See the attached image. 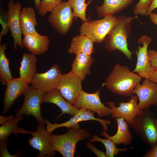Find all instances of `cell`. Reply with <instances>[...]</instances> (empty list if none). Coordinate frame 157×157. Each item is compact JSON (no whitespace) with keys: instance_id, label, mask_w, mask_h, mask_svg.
I'll return each instance as SVG.
<instances>
[{"instance_id":"1","label":"cell","mask_w":157,"mask_h":157,"mask_svg":"<svg viewBox=\"0 0 157 157\" xmlns=\"http://www.w3.org/2000/svg\"><path fill=\"white\" fill-rule=\"evenodd\" d=\"M141 78L128 67L117 64L106 78L105 84L114 94L129 96Z\"/></svg>"},{"instance_id":"2","label":"cell","mask_w":157,"mask_h":157,"mask_svg":"<svg viewBox=\"0 0 157 157\" xmlns=\"http://www.w3.org/2000/svg\"><path fill=\"white\" fill-rule=\"evenodd\" d=\"M138 18V15L131 17L124 15L117 18V23L104 40V47L108 51L118 50L128 59H131L133 53L129 49L127 39L131 32L132 21Z\"/></svg>"},{"instance_id":"3","label":"cell","mask_w":157,"mask_h":157,"mask_svg":"<svg viewBox=\"0 0 157 157\" xmlns=\"http://www.w3.org/2000/svg\"><path fill=\"white\" fill-rule=\"evenodd\" d=\"M49 139L52 148L64 157L74 156L76 145L80 141L89 138L90 133L80 127L69 128L67 132L62 135L49 133Z\"/></svg>"},{"instance_id":"4","label":"cell","mask_w":157,"mask_h":157,"mask_svg":"<svg viewBox=\"0 0 157 157\" xmlns=\"http://www.w3.org/2000/svg\"><path fill=\"white\" fill-rule=\"evenodd\" d=\"M130 126L142 140L151 147L157 142V120L148 109L142 110Z\"/></svg>"},{"instance_id":"5","label":"cell","mask_w":157,"mask_h":157,"mask_svg":"<svg viewBox=\"0 0 157 157\" xmlns=\"http://www.w3.org/2000/svg\"><path fill=\"white\" fill-rule=\"evenodd\" d=\"M117 18L108 16L103 18L84 22L79 29L80 34L87 36L96 43L103 42L106 37L115 26Z\"/></svg>"},{"instance_id":"6","label":"cell","mask_w":157,"mask_h":157,"mask_svg":"<svg viewBox=\"0 0 157 157\" xmlns=\"http://www.w3.org/2000/svg\"><path fill=\"white\" fill-rule=\"evenodd\" d=\"M45 93L40 89L29 86L24 94L23 104L15 115L21 116L24 114L32 115L35 117L39 125L44 126L45 119L42 115L41 104Z\"/></svg>"},{"instance_id":"7","label":"cell","mask_w":157,"mask_h":157,"mask_svg":"<svg viewBox=\"0 0 157 157\" xmlns=\"http://www.w3.org/2000/svg\"><path fill=\"white\" fill-rule=\"evenodd\" d=\"M68 1H62L51 12L48 20L59 33L65 35L69 31L74 18Z\"/></svg>"},{"instance_id":"8","label":"cell","mask_w":157,"mask_h":157,"mask_svg":"<svg viewBox=\"0 0 157 157\" xmlns=\"http://www.w3.org/2000/svg\"><path fill=\"white\" fill-rule=\"evenodd\" d=\"M94 113L89 110L81 108L78 112L67 121L60 124L56 123L53 124L45 119L46 125V129L49 133H51L55 129L60 127H65L68 129L74 127H80L78 123L81 122L94 120L98 121L101 124L104 131L106 132L108 130V125L110 124L109 120L96 118Z\"/></svg>"},{"instance_id":"9","label":"cell","mask_w":157,"mask_h":157,"mask_svg":"<svg viewBox=\"0 0 157 157\" xmlns=\"http://www.w3.org/2000/svg\"><path fill=\"white\" fill-rule=\"evenodd\" d=\"M152 41V38L146 35H143L138 40L139 44L138 51L135 52L137 58L136 66L133 72H136L141 77L148 79L155 70L153 68L149 60L148 48Z\"/></svg>"},{"instance_id":"10","label":"cell","mask_w":157,"mask_h":157,"mask_svg":"<svg viewBox=\"0 0 157 157\" xmlns=\"http://www.w3.org/2000/svg\"><path fill=\"white\" fill-rule=\"evenodd\" d=\"M82 81L70 72L62 74L56 89L67 101L73 105L83 90Z\"/></svg>"},{"instance_id":"11","label":"cell","mask_w":157,"mask_h":157,"mask_svg":"<svg viewBox=\"0 0 157 157\" xmlns=\"http://www.w3.org/2000/svg\"><path fill=\"white\" fill-rule=\"evenodd\" d=\"M100 92V90H98L94 93H89L83 90L73 105L77 108L85 109L95 113L100 117L110 115V108L101 102Z\"/></svg>"},{"instance_id":"12","label":"cell","mask_w":157,"mask_h":157,"mask_svg":"<svg viewBox=\"0 0 157 157\" xmlns=\"http://www.w3.org/2000/svg\"><path fill=\"white\" fill-rule=\"evenodd\" d=\"M62 74L58 65H54L45 72L36 73L31 84L33 88L46 93L56 88Z\"/></svg>"},{"instance_id":"13","label":"cell","mask_w":157,"mask_h":157,"mask_svg":"<svg viewBox=\"0 0 157 157\" xmlns=\"http://www.w3.org/2000/svg\"><path fill=\"white\" fill-rule=\"evenodd\" d=\"M138 100L136 95L133 96L129 101L119 103L118 107L116 106L113 101H109L108 104L111 109L110 115L113 118H123L130 125L142 110L138 106Z\"/></svg>"},{"instance_id":"14","label":"cell","mask_w":157,"mask_h":157,"mask_svg":"<svg viewBox=\"0 0 157 157\" xmlns=\"http://www.w3.org/2000/svg\"><path fill=\"white\" fill-rule=\"evenodd\" d=\"M22 8L21 3H15L13 0H10L8 3L7 11L8 23L9 30L14 39V47L15 49L19 46L22 48V32L21 29L19 15Z\"/></svg>"},{"instance_id":"15","label":"cell","mask_w":157,"mask_h":157,"mask_svg":"<svg viewBox=\"0 0 157 157\" xmlns=\"http://www.w3.org/2000/svg\"><path fill=\"white\" fill-rule=\"evenodd\" d=\"M132 94L138 97L140 110L148 109L150 106L157 104V83L145 79L142 84L139 83L137 85Z\"/></svg>"},{"instance_id":"16","label":"cell","mask_w":157,"mask_h":157,"mask_svg":"<svg viewBox=\"0 0 157 157\" xmlns=\"http://www.w3.org/2000/svg\"><path fill=\"white\" fill-rule=\"evenodd\" d=\"M49 133L44 126L39 125L36 131L33 132L32 137L29 138L28 143L33 149L39 151L38 157H53L55 151L53 150L49 139Z\"/></svg>"},{"instance_id":"17","label":"cell","mask_w":157,"mask_h":157,"mask_svg":"<svg viewBox=\"0 0 157 157\" xmlns=\"http://www.w3.org/2000/svg\"><path fill=\"white\" fill-rule=\"evenodd\" d=\"M3 99V113H7L13 102L24 94L29 84L20 78H13L7 83Z\"/></svg>"},{"instance_id":"18","label":"cell","mask_w":157,"mask_h":157,"mask_svg":"<svg viewBox=\"0 0 157 157\" xmlns=\"http://www.w3.org/2000/svg\"><path fill=\"white\" fill-rule=\"evenodd\" d=\"M22 42L29 51L36 55L43 54L48 50L50 41L47 36L41 35L37 32L24 35Z\"/></svg>"},{"instance_id":"19","label":"cell","mask_w":157,"mask_h":157,"mask_svg":"<svg viewBox=\"0 0 157 157\" xmlns=\"http://www.w3.org/2000/svg\"><path fill=\"white\" fill-rule=\"evenodd\" d=\"M44 102L53 104L60 108L61 113L58 119L65 114L74 116L79 110V108L72 105L67 101L56 88L45 93L42 100V103Z\"/></svg>"},{"instance_id":"20","label":"cell","mask_w":157,"mask_h":157,"mask_svg":"<svg viewBox=\"0 0 157 157\" xmlns=\"http://www.w3.org/2000/svg\"><path fill=\"white\" fill-rule=\"evenodd\" d=\"M117 129L115 134L110 136L104 131L101 135L106 138L112 140L116 144H122L126 145L130 144L133 140V135L129 130V124L123 118H116Z\"/></svg>"},{"instance_id":"21","label":"cell","mask_w":157,"mask_h":157,"mask_svg":"<svg viewBox=\"0 0 157 157\" xmlns=\"http://www.w3.org/2000/svg\"><path fill=\"white\" fill-rule=\"evenodd\" d=\"M76 55L70 72L83 81L90 74V67L94 60L91 55L80 53Z\"/></svg>"},{"instance_id":"22","label":"cell","mask_w":157,"mask_h":157,"mask_svg":"<svg viewBox=\"0 0 157 157\" xmlns=\"http://www.w3.org/2000/svg\"><path fill=\"white\" fill-rule=\"evenodd\" d=\"M37 58L32 53H24L22 55L19 69V77L29 84L36 74Z\"/></svg>"},{"instance_id":"23","label":"cell","mask_w":157,"mask_h":157,"mask_svg":"<svg viewBox=\"0 0 157 157\" xmlns=\"http://www.w3.org/2000/svg\"><path fill=\"white\" fill-rule=\"evenodd\" d=\"M135 0H104L103 4L96 9L100 17L113 16L130 5Z\"/></svg>"},{"instance_id":"24","label":"cell","mask_w":157,"mask_h":157,"mask_svg":"<svg viewBox=\"0 0 157 157\" xmlns=\"http://www.w3.org/2000/svg\"><path fill=\"white\" fill-rule=\"evenodd\" d=\"M94 42L88 36L80 34L72 39L68 52L76 55L80 53L91 55L94 51Z\"/></svg>"},{"instance_id":"25","label":"cell","mask_w":157,"mask_h":157,"mask_svg":"<svg viewBox=\"0 0 157 157\" xmlns=\"http://www.w3.org/2000/svg\"><path fill=\"white\" fill-rule=\"evenodd\" d=\"M19 18L22 32L24 35L37 32L35 28L37 25V19L33 8L24 7L20 11Z\"/></svg>"},{"instance_id":"26","label":"cell","mask_w":157,"mask_h":157,"mask_svg":"<svg viewBox=\"0 0 157 157\" xmlns=\"http://www.w3.org/2000/svg\"><path fill=\"white\" fill-rule=\"evenodd\" d=\"M23 119L22 116L15 115L12 120L2 125L0 127V141L8 138L9 135L11 134L15 136L17 134L20 133L31 134L32 132L27 131L18 126V123Z\"/></svg>"},{"instance_id":"27","label":"cell","mask_w":157,"mask_h":157,"mask_svg":"<svg viewBox=\"0 0 157 157\" xmlns=\"http://www.w3.org/2000/svg\"><path fill=\"white\" fill-rule=\"evenodd\" d=\"M6 48L5 44L0 45V80L6 85L13 78L9 67V61L5 53Z\"/></svg>"},{"instance_id":"28","label":"cell","mask_w":157,"mask_h":157,"mask_svg":"<svg viewBox=\"0 0 157 157\" xmlns=\"http://www.w3.org/2000/svg\"><path fill=\"white\" fill-rule=\"evenodd\" d=\"M87 0H68V1L72 9L74 17L79 18L83 22L89 20L86 17V10L88 5L92 2V0L87 3Z\"/></svg>"},{"instance_id":"29","label":"cell","mask_w":157,"mask_h":157,"mask_svg":"<svg viewBox=\"0 0 157 157\" xmlns=\"http://www.w3.org/2000/svg\"><path fill=\"white\" fill-rule=\"evenodd\" d=\"M90 140L92 142H98L102 143L106 149L105 154L106 157H113L120 152L126 150V148H118L116 147V144L111 140L107 138H101L96 135H93Z\"/></svg>"},{"instance_id":"30","label":"cell","mask_w":157,"mask_h":157,"mask_svg":"<svg viewBox=\"0 0 157 157\" xmlns=\"http://www.w3.org/2000/svg\"><path fill=\"white\" fill-rule=\"evenodd\" d=\"M62 0H41L38 9V13L42 17L48 12H51L62 1Z\"/></svg>"},{"instance_id":"31","label":"cell","mask_w":157,"mask_h":157,"mask_svg":"<svg viewBox=\"0 0 157 157\" xmlns=\"http://www.w3.org/2000/svg\"><path fill=\"white\" fill-rule=\"evenodd\" d=\"M152 0H139L135 6L133 13L135 15H146Z\"/></svg>"},{"instance_id":"32","label":"cell","mask_w":157,"mask_h":157,"mask_svg":"<svg viewBox=\"0 0 157 157\" xmlns=\"http://www.w3.org/2000/svg\"><path fill=\"white\" fill-rule=\"evenodd\" d=\"M1 12L0 23L2 28L0 33V44L2 36L6 34L9 30L8 23L7 11L1 10Z\"/></svg>"},{"instance_id":"33","label":"cell","mask_w":157,"mask_h":157,"mask_svg":"<svg viewBox=\"0 0 157 157\" xmlns=\"http://www.w3.org/2000/svg\"><path fill=\"white\" fill-rule=\"evenodd\" d=\"M8 138L5 139L0 142V157H18V154H12L8 151L7 148V140Z\"/></svg>"},{"instance_id":"34","label":"cell","mask_w":157,"mask_h":157,"mask_svg":"<svg viewBox=\"0 0 157 157\" xmlns=\"http://www.w3.org/2000/svg\"><path fill=\"white\" fill-rule=\"evenodd\" d=\"M148 53L152 66L155 70L157 69V51L149 50Z\"/></svg>"},{"instance_id":"35","label":"cell","mask_w":157,"mask_h":157,"mask_svg":"<svg viewBox=\"0 0 157 157\" xmlns=\"http://www.w3.org/2000/svg\"><path fill=\"white\" fill-rule=\"evenodd\" d=\"M86 147L92 151L97 157H106L105 153L97 149L94 145L90 142H87Z\"/></svg>"},{"instance_id":"36","label":"cell","mask_w":157,"mask_h":157,"mask_svg":"<svg viewBox=\"0 0 157 157\" xmlns=\"http://www.w3.org/2000/svg\"><path fill=\"white\" fill-rule=\"evenodd\" d=\"M145 157H157V142L144 156Z\"/></svg>"},{"instance_id":"37","label":"cell","mask_w":157,"mask_h":157,"mask_svg":"<svg viewBox=\"0 0 157 157\" xmlns=\"http://www.w3.org/2000/svg\"><path fill=\"white\" fill-rule=\"evenodd\" d=\"M14 118V117L11 115L7 116L0 115V124L2 125L12 120Z\"/></svg>"},{"instance_id":"38","label":"cell","mask_w":157,"mask_h":157,"mask_svg":"<svg viewBox=\"0 0 157 157\" xmlns=\"http://www.w3.org/2000/svg\"><path fill=\"white\" fill-rule=\"evenodd\" d=\"M157 8V0H152L145 16H148L153 10Z\"/></svg>"},{"instance_id":"39","label":"cell","mask_w":157,"mask_h":157,"mask_svg":"<svg viewBox=\"0 0 157 157\" xmlns=\"http://www.w3.org/2000/svg\"><path fill=\"white\" fill-rule=\"evenodd\" d=\"M148 15L151 22L157 25V14L151 12Z\"/></svg>"},{"instance_id":"40","label":"cell","mask_w":157,"mask_h":157,"mask_svg":"<svg viewBox=\"0 0 157 157\" xmlns=\"http://www.w3.org/2000/svg\"><path fill=\"white\" fill-rule=\"evenodd\" d=\"M148 79L151 81L157 83V69L154 71Z\"/></svg>"},{"instance_id":"41","label":"cell","mask_w":157,"mask_h":157,"mask_svg":"<svg viewBox=\"0 0 157 157\" xmlns=\"http://www.w3.org/2000/svg\"><path fill=\"white\" fill-rule=\"evenodd\" d=\"M35 4V8L38 10L41 3V0H34Z\"/></svg>"},{"instance_id":"42","label":"cell","mask_w":157,"mask_h":157,"mask_svg":"<svg viewBox=\"0 0 157 157\" xmlns=\"http://www.w3.org/2000/svg\"><path fill=\"white\" fill-rule=\"evenodd\" d=\"M156 119H157V118Z\"/></svg>"}]
</instances>
